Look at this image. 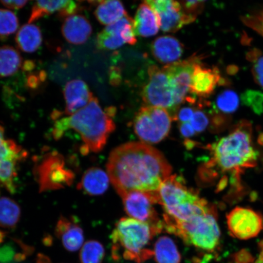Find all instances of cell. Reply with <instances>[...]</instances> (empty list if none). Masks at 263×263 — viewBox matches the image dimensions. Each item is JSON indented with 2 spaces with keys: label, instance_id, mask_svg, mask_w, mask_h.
Listing matches in <instances>:
<instances>
[{
  "label": "cell",
  "instance_id": "obj_1",
  "mask_svg": "<svg viewBox=\"0 0 263 263\" xmlns=\"http://www.w3.org/2000/svg\"><path fill=\"white\" fill-rule=\"evenodd\" d=\"M107 170L120 196L133 191L157 193L172 173L163 154L142 142L127 143L115 148L108 157Z\"/></svg>",
  "mask_w": 263,
  "mask_h": 263
},
{
  "label": "cell",
  "instance_id": "obj_2",
  "mask_svg": "<svg viewBox=\"0 0 263 263\" xmlns=\"http://www.w3.org/2000/svg\"><path fill=\"white\" fill-rule=\"evenodd\" d=\"M114 113L112 109L103 110L98 99L93 96L82 109L55 120L52 135L55 140H59L65 132L73 129L80 135L83 142L81 148L82 154L100 153L116 127L111 118Z\"/></svg>",
  "mask_w": 263,
  "mask_h": 263
},
{
  "label": "cell",
  "instance_id": "obj_3",
  "mask_svg": "<svg viewBox=\"0 0 263 263\" xmlns=\"http://www.w3.org/2000/svg\"><path fill=\"white\" fill-rule=\"evenodd\" d=\"M212 157L204 170L208 174L217 172L238 177L257 165L258 152L254 146L251 125L240 123L234 129L210 147Z\"/></svg>",
  "mask_w": 263,
  "mask_h": 263
},
{
  "label": "cell",
  "instance_id": "obj_4",
  "mask_svg": "<svg viewBox=\"0 0 263 263\" xmlns=\"http://www.w3.org/2000/svg\"><path fill=\"white\" fill-rule=\"evenodd\" d=\"M158 203L162 206L163 220L180 222L209 212L214 205L202 198L195 190L189 189L183 181L172 175L157 192Z\"/></svg>",
  "mask_w": 263,
  "mask_h": 263
},
{
  "label": "cell",
  "instance_id": "obj_5",
  "mask_svg": "<svg viewBox=\"0 0 263 263\" xmlns=\"http://www.w3.org/2000/svg\"><path fill=\"white\" fill-rule=\"evenodd\" d=\"M155 229L131 218L118 221L111 233V252L114 259L121 258L142 263L153 257L149 248L154 236L159 234Z\"/></svg>",
  "mask_w": 263,
  "mask_h": 263
},
{
  "label": "cell",
  "instance_id": "obj_6",
  "mask_svg": "<svg viewBox=\"0 0 263 263\" xmlns=\"http://www.w3.org/2000/svg\"><path fill=\"white\" fill-rule=\"evenodd\" d=\"M164 229L179 236L187 245L207 252H214L220 244L221 231L215 206L209 212L184 222L164 221Z\"/></svg>",
  "mask_w": 263,
  "mask_h": 263
},
{
  "label": "cell",
  "instance_id": "obj_7",
  "mask_svg": "<svg viewBox=\"0 0 263 263\" xmlns=\"http://www.w3.org/2000/svg\"><path fill=\"white\" fill-rule=\"evenodd\" d=\"M172 120L168 111L164 108L145 106L135 117V133L142 143L156 144L168 136Z\"/></svg>",
  "mask_w": 263,
  "mask_h": 263
},
{
  "label": "cell",
  "instance_id": "obj_8",
  "mask_svg": "<svg viewBox=\"0 0 263 263\" xmlns=\"http://www.w3.org/2000/svg\"><path fill=\"white\" fill-rule=\"evenodd\" d=\"M40 192L64 189L73 184V171L69 168L63 156L53 151L47 154L35 171Z\"/></svg>",
  "mask_w": 263,
  "mask_h": 263
},
{
  "label": "cell",
  "instance_id": "obj_9",
  "mask_svg": "<svg viewBox=\"0 0 263 263\" xmlns=\"http://www.w3.org/2000/svg\"><path fill=\"white\" fill-rule=\"evenodd\" d=\"M149 80L142 91L147 106L163 108L168 111L173 120L175 118L174 102L168 76L163 68L152 65L148 69Z\"/></svg>",
  "mask_w": 263,
  "mask_h": 263
},
{
  "label": "cell",
  "instance_id": "obj_10",
  "mask_svg": "<svg viewBox=\"0 0 263 263\" xmlns=\"http://www.w3.org/2000/svg\"><path fill=\"white\" fill-rule=\"evenodd\" d=\"M125 211L131 218L155 229L160 233L164 229V222L154 208L158 203L157 193L133 191L121 196Z\"/></svg>",
  "mask_w": 263,
  "mask_h": 263
},
{
  "label": "cell",
  "instance_id": "obj_11",
  "mask_svg": "<svg viewBox=\"0 0 263 263\" xmlns=\"http://www.w3.org/2000/svg\"><path fill=\"white\" fill-rule=\"evenodd\" d=\"M199 62L200 58L194 55L187 60L179 61L163 68L169 77L176 115L180 105L185 101L190 92L194 68Z\"/></svg>",
  "mask_w": 263,
  "mask_h": 263
},
{
  "label": "cell",
  "instance_id": "obj_12",
  "mask_svg": "<svg viewBox=\"0 0 263 263\" xmlns=\"http://www.w3.org/2000/svg\"><path fill=\"white\" fill-rule=\"evenodd\" d=\"M227 223L233 238L248 240L256 237L263 229L260 215L251 209L237 206L227 215Z\"/></svg>",
  "mask_w": 263,
  "mask_h": 263
},
{
  "label": "cell",
  "instance_id": "obj_13",
  "mask_svg": "<svg viewBox=\"0 0 263 263\" xmlns=\"http://www.w3.org/2000/svg\"><path fill=\"white\" fill-rule=\"evenodd\" d=\"M26 156V151L12 140H5L0 147V185L9 193L15 192L18 164Z\"/></svg>",
  "mask_w": 263,
  "mask_h": 263
},
{
  "label": "cell",
  "instance_id": "obj_14",
  "mask_svg": "<svg viewBox=\"0 0 263 263\" xmlns=\"http://www.w3.org/2000/svg\"><path fill=\"white\" fill-rule=\"evenodd\" d=\"M159 18L160 29L166 32H175L183 26L195 22L184 14L180 2L172 0H150L146 2Z\"/></svg>",
  "mask_w": 263,
  "mask_h": 263
},
{
  "label": "cell",
  "instance_id": "obj_15",
  "mask_svg": "<svg viewBox=\"0 0 263 263\" xmlns=\"http://www.w3.org/2000/svg\"><path fill=\"white\" fill-rule=\"evenodd\" d=\"M64 95L66 103L64 112H54V120L66 116H70L82 109L89 103L93 95L88 85L81 80H73L65 85Z\"/></svg>",
  "mask_w": 263,
  "mask_h": 263
},
{
  "label": "cell",
  "instance_id": "obj_16",
  "mask_svg": "<svg viewBox=\"0 0 263 263\" xmlns=\"http://www.w3.org/2000/svg\"><path fill=\"white\" fill-rule=\"evenodd\" d=\"M221 80L218 68H206L199 62L194 68L190 92L200 98H208Z\"/></svg>",
  "mask_w": 263,
  "mask_h": 263
},
{
  "label": "cell",
  "instance_id": "obj_17",
  "mask_svg": "<svg viewBox=\"0 0 263 263\" xmlns=\"http://www.w3.org/2000/svg\"><path fill=\"white\" fill-rule=\"evenodd\" d=\"M55 235L68 251H78L84 243V232L74 217L61 216L55 229Z\"/></svg>",
  "mask_w": 263,
  "mask_h": 263
},
{
  "label": "cell",
  "instance_id": "obj_18",
  "mask_svg": "<svg viewBox=\"0 0 263 263\" xmlns=\"http://www.w3.org/2000/svg\"><path fill=\"white\" fill-rule=\"evenodd\" d=\"M151 51L157 61L167 65L179 61L183 55V47L176 37L163 35L153 42Z\"/></svg>",
  "mask_w": 263,
  "mask_h": 263
},
{
  "label": "cell",
  "instance_id": "obj_19",
  "mask_svg": "<svg viewBox=\"0 0 263 263\" xmlns=\"http://www.w3.org/2000/svg\"><path fill=\"white\" fill-rule=\"evenodd\" d=\"M62 33L65 40L70 44L82 45L90 37L92 27L85 16L77 14L65 18Z\"/></svg>",
  "mask_w": 263,
  "mask_h": 263
},
{
  "label": "cell",
  "instance_id": "obj_20",
  "mask_svg": "<svg viewBox=\"0 0 263 263\" xmlns=\"http://www.w3.org/2000/svg\"><path fill=\"white\" fill-rule=\"evenodd\" d=\"M160 28L159 18L155 11L146 2L141 3L134 19L135 35L151 37L157 34Z\"/></svg>",
  "mask_w": 263,
  "mask_h": 263
},
{
  "label": "cell",
  "instance_id": "obj_21",
  "mask_svg": "<svg viewBox=\"0 0 263 263\" xmlns=\"http://www.w3.org/2000/svg\"><path fill=\"white\" fill-rule=\"evenodd\" d=\"M108 173L98 167H91L85 171L78 189L89 196H100L106 192L109 186Z\"/></svg>",
  "mask_w": 263,
  "mask_h": 263
},
{
  "label": "cell",
  "instance_id": "obj_22",
  "mask_svg": "<svg viewBox=\"0 0 263 263\" xmlns=\"http://www.w3.org/2000/svg\"><path fill=\"white\" fill-rule=\"evenodd\" d=\"M134 19L126 14L120 21L107 26L97 35V45L101 50H114L125 44L123 40L122 31L125 26L133 22Z\"/></svg>",
  "mask_w": 263,
  "mask_h": 263
},
{
  "label": "cell",
  "instance_id": "obj_23",
  "mask_svg": "<svg viewBox=\"0 0 263 263\" xmlns=\"http://www.w3.org/2000/svg\"><path fill=\"white\" fill-rule=\"evenodd\" d=\"M15 42L22 51L32 53L37 51L42 43L41 29L37 26L30 24L22 26L16 33Z\"/></svg>",
  "mask_w": 263,
  "mask_h": 263
},
{
  "label": "cell",
  "instance_id": "obj_24",
  "mask_svg": "<svg viewBox=\"0 0 263 263\" xmlns=\"http://www.w3.org/2000/svg\"><path fill=\"white\" fill-rule=\"evenodd\" d=\"M127 13L119 1L107 0L98 2L95 15L101 24L108 26L120 21Z\"/></svg>",
  "mask_w": 263,
  "mask_h": 263
},
{
  "label": "cell",
  "instance_id": "obj_25",
  "mask_svg": "<svg viewBox=\"0 0 263 263\" xmlns=\"http://www.w3.org/2000/svg\"><path fill=\"white\" fill-rule=\"evenodd\" d=\"M154 256L157 263H180L181 255L173 240L161 236L154 246Z\"/></svg>",
  "mask_w": 263,
  "mask_h": 263
},
{
  "label": "cell",
  "instance_id": "obj_26",
  "mask_svg": "<svg viewBox=\"0 0 263 263\" xmlns=\"http://www.w3.org/2000/svg\"><path fill=\"white\" fill-rule=\"evenodd\" d=\"M22 65V58L19 52L11 46L0 47V78L14 75Z\"/></svg>",
  "mask_w": 263,
  "mask_h": 263
},
{
  "label": "cell",
  "instance_id": "obj_27",
  "mask_svg": "<svg viewBox=\"0 0 263 263\" xmlns=\"http://www.w3.org/2000/svg\"><path fill=\"white\" fill-rule=\"evenodd\" d=\"M21 216V209L17 203L8 197H0V228L14 229Z\"/></svg>",
  "mask_w": 263,
  "mask_h": 263
},
{
  "label": "cell",
  "instance_id": "obj_28",
  "mask_svg": "<svg viewBox=\"0 0 263 263\" xmlns=\"http://www.w3.org/2000/svg\"><path fill=\"white\" fill-rule=\"evenodd\" d=\"M69 1H37L33 5L28 24H32L46 15L58 13L60 16L64 12Z\"/></svg>",
  "mask_w": 263,
  "mask_h": 263
},
{
  "label": "cell",
  "instance_id": "obj_29",
  "mask_svg": "<svg viewBox=\"0 0 263 263\" xmlns=\"http://www.w3.org/2000/svg\"><path fill=\"white\" fill-rule=\"evenodd\" d=\"M105 255L103 245L96 240H89L82 247L80 258L81 263H102Z\"/></svg>",
  "mask_w": 263,
  "mask_h": 263
},
{
  "label": "cell",
  "instance_id": "obj_30",
  "mask_svg": "<svg viewBox=\"0 0 263 263\" xmlns=\"http://www.w3.org/2000/svg\"><path fill=\"white\" fill-rule=\"evenodd\" d=\"M239 104L238 95L234 91L226 90L217 97L216 105L219 111L225 114L235 112Z\"/></svg>",
  "mask_w": 263,
  "mask_h": 263
},
{
  "label": "cell",
  "instance_id": "obj_31",
  "mask_svg": "<svg viewBox=\"0 0 263 263\" xmlns=\"http://www.w3.org/2000/svg\"><path fill=\"white\" fill-rule=\"evenodd\" d=\"M17 16L11 11L0 9V36L7 37L14 34L18 28Z\"/></svg>",
  "mask_w": 263,
  "mask_h": 263
},
{
  "label": "cell",
  "instance_id": "obj_32",
  "mask_svg": "<svg viewBox=\"0 0 263 263\" xmlns=\"http://www.w3.org/2000/svg\"><path fill=\"white\" fill-rule=\"evenodd\" d=\"M182 11L186 16L196 21L197 16L203 11L205 2L203 1H182L180 2Z\"/></svg>",
  "mask_w": 263,
  "mask_h": 263
},
{
  "label": "cell",
  "instance_id": "obj_33",
  "mask_svg": "<svg viewBox=\"0 0 263 263\" xmlns=\"http://www.w3.org/2000/svg\"><path fill=\"white\" fill-rule=\"evenodd\" d=\"M190 123L196 133H200L208 127L210 120L204 111L198 108L195 110L192 120Z\"/></svg>",
  "mask_w": 263,
  "mask_h": 263
},
{
  "label": "cell",
  "instance_id": "obj_34",
  "mask_svg": "<svg viewBox=\"0 0 263 263\" xmlns=\"http://www.w3.org/2000/svg\"><path fill=\"white\" fill-rule=\"evenodd\" d=\"M14 255V249L12 246L7 245L0 247V263L11 261ZM15 255L17 256L18 261H21L25 258L24 254Z\"/></svg>",
  "mask_w": 263,
  "mask_h": 263
},
{
  "label": "cell",
  "instance_id": "obj_35",
  "mask_svg": "<svg viewBox=\"0 0 263 263\" xmlns=\"http://www.w3.org/2000/svg\"><path fill=\"white\" fill-rule=\"evenodd\" d=\"M252 73L256 83L263 88V55H259L255 59Z\"/></svg>",
  "mask_w": 263,
  "mask_h": 263
},
{
  "label": "cell",
  "instance_id": "obj_36",
  "mask_svg": "<svg viewBox=\"0 0 263 263\" xmlns=\"http://www.w3.org/2000/svg\"><path fill=\"white\" fill-rule=\"evenodd\" d=\"M195 110L190 106L179 108L174 120L179 121L180 123H190L192 120Z\"/></svg>",
  "mask_w": 263,
  "mask_h": 263
},
{
  "label": "cell",
  "instance_id": "obj_37",
  "mask_svg": "<svg viewBox=\"0 0 263 263\" xmlns=\"http://www.w3.org/2000/svg\"><path fill=\"white\" fill-rule=\"evenodd\" d=\"M179 129L181 135L187 140L193 137L196 134L190 123H183L179 124Z\"/></svg>",
  "mask_w": 263,
  "mask_h": 263
},
{
  "label": "cell",
  "instance_id": "obj_38",
  "mask_svg": "<svg viewBox=\"0 0 263 263\" xmlns=\"http://www.w3.org/2000/svg\"><path fill=\"white\" fill-rule=\"evenodd\" d=\"M28 1H1L0 3L5 7L11 9H20L27 4Z\"/></svg>",
  "mask_w": 263,
  "mask_h": 263
},
{
  "label": "cell",
  "instance_id": "obj_39",
  "mask_svg": "<svg viewBox=\"0 0 263 263\" xmlns=\"http://www.w3.org/2000/svg\"><path fill=\"white\" fill-rule=\"evenodd\" d=\"M254 263H263V241L259 243V254Z\"/></svg>",
  "mask_w": 263,
  "mask_h": 263
},
{
  "label": "cell",
  "instance_id": "obj_40",
  "mask_svg": "<svg viewBox=\"0 0 263 263\" xmlns=\"http://www.w3.org/2000/svg\"><path fill=\"white\" fill-rule=\"evenodd\" d=\"M36 263H51L50 259L47 256L39 254Z\"/></svg>",
  "mask_w": 263,
  "mask_h": 263
},
{
  "label": "cell",
  "instance_id": "obj_41",
  "mask_svg": "<svg viewBox=\"0 0 263 263\" xmlns=\"http://www.w3.org/2000/svg\"><path fill=\"white\" fill-rule=\"evenodd\" d=\"M5 140V129L4 128L0 125V147H1Z\"/></svg>",
  "mask_w": 263,
  "mask_h": 263
},
{
  "label": "cell",
  "instance_id": "obj_42",
  "mask_svg": "<svg viewBox=\"0 0 263 263\" xmlns=\"http://www.w3.org/2000/svg\"><path fill=\"white\" fill-rule=\"evenodd\" d=\"M6 237V233L3 230H0V244H2Z\"/></svg>",
  "mask_w": 263,
  "mask_h": 263
},
{
  "label": "cell",
  "instance_id": "obj_43",
  "mask_svg": "<svg viewBox=\"0 0 263 263\" xmlns=\"http://www.w3.org/2000/svg\"><path fill=\"white\" fill-rule=\"evenodd\" d=\"M248 262L249 261H245L244 259L238 257H235V263H246Z\"/></svg>",
  "mask_w": 263,
  "mask_h": 263
}]
</instances>
